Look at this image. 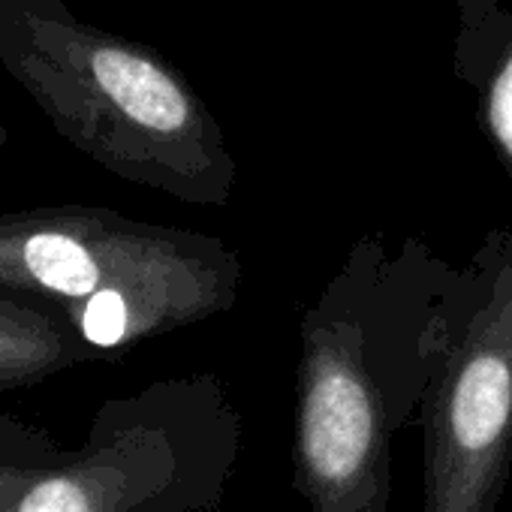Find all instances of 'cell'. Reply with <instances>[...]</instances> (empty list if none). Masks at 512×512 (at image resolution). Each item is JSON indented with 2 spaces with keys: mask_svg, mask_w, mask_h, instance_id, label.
<instances>
[{
  "mask_svg": "<svg viewBox=\"0 0 512 512\" xmlns=\"http://www.w3.org/2000/svg\"><path fill=\"white\" fill-rule=\"evenodd\" d=\"M458 284L425 238L365 232L302 314L293 488L311 512H392L395 440L422 419Z\"/></svg>",
  "mask_w": 512,
  "mask_h": 512,
  "instance_id": "cell-1",
  "label": "cell"
},
{
  "mask_svg": "<svg viewBox=\"0 0 512 512\" xmlns=\"http://www.w3.org/2000/svg\"><path fill=\"white\" fill-rule=\"evenodd\" d=\"M0 67L106 172L190 205H229L238 163L226 133L157 49L64 0H0Z\"/></svg>",
  "mask_w": 512,
  "mask_h": 512,
  "instance_id": "cell-2",
  "label": "cell"
},
{
  "mask_svg": "<svg viewBox=\"0 0 512 512\" xmlns=\"http://www.w3.org/2000/svg\"><path fill=\"white\" fill-rule=\"evenodd\" d=\"M241 281V256L214 235L100 205L0 214V284L55 308L100 356L229 314Z\"/></svg>",
  "mask_w": 512,
  "mask_h": 512,
  "instance_id": "cell-3",
  "label": "cell"
},
{
  "mask_svg": "<svg viewBox=\"0 0 512 512\" xmlns=\"http://www.w3.org/2000/svg\"><path fill=\"white\" fill-rule=\"evenodd\" d=\"M244 449V416L217 374L106 398L79 449L4 512H220Z\"/></svg>",
  "mask_w": 512,
  "mask_h": 512,
  "instance_id": "cell-4",
  "label": "cell"
},
{
  "mask_svg": "<svg viewBox=\"0 0 512 512\" xmlns=\"http://www.w3.org/2000/svg\"><path fill=\"white\" fill-rule=\"evenodd\" d=\"M419 428L422 512H497L512 470V217L461 266Z\"/></svg>",
  "mask_w": 512,
  "mask_h": 512,
  "instance_id": "cell-5",
  "label": "cell"
},
{
  "mask_svg": "<svg viewBox=\"0 0 512 512\" xmlns=\"http://www.w3.org/2000/svg\"><path fill=\"white\" fill-rule=\"evenodd\" d=\"M452 73L476 97V124L512 178V0H458Z\"/></svg>",
  "mask_w": 512,
  "mask_h": 512,
  "instance_id": "cell-6",
  "label": "cell"
},
{
  "mask_svg": "<svg viewBox=\"0 0 512 512\" xmlns=\"http://www.w3.org/2000/svg\"><path fill=\"white\" fill-rule=\"evenodd\" d=\"M97 356L55 308L0 284V395L37 389Z\"/></svg>",
  "mask_w": 512,
  "mask_h": 512,
  "instance_id": "cell-7",
  "label": "cell"
},
{
  "mask_svg": "<svg viewBox=\"0 0 512 512\" xmlns=\"http://www.w3.org/2000/svg\"><path fill=\"white\" fill-rule=\"evenodd\" d=\"M67 449L43 428L0 410V461H61Z\"/></svg>",
  "mask_w": 512,
  "mask_h": 512,
  "instance_id": "cell-8",
  "label": "cell"
},
{
  "mask_svg": "<svg viewBox=\"0 0 512 512\" xmlns=\"http://www.w3.org/2000/svg\"><path fill=\"white\" fill-rule=\"evenodd\" d=\"M58 461H0V512L10 506V500L34 482L43 470L55 467Z\"/></svg>",
  "mask_w": 512,
  "mask_h": 512,
  "instance_id": "cell-9",
  "label": "cell"
},
{
  "mask_svg": "<svg viewBox=\"0 0 512 512\" xmlns=\"http://www.w3.org/2000/svg\"><path fill=\"white\" fill-rule=\"evenodd\" d=\"M4 145H10V130L4 127V121H0V148Z\"/></svg>",
  "mask_w": 512,
  "mask_h": 512,
  "instance_id": "cell-10",
  "label": "cell"
}]
</instances>
